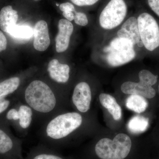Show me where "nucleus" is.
Instances as JSON below:
<instances>
[{
    "label": "nucleus",
    "instance_id": "obj_7",
    "mask_svg": "<svg viewBox=\"0 0 159 159\" xmlns=\"http://www.w3.org/2000/svg\"><path fill=\"white\" fill-rule=\"evenodd\" d=\"M92 100V92L87 83L81 82L74 88L72 101L78 111L86 113L90 109Z\"/></svg>",
    "mask_w": 159,
    "mask_h": 159
},
{
    "label": "nucleus",
    "instance_id": "obj_25",
    "mask_svg": "<svg viewBox=\"0 0 159 159\" xmlns=\"http://www.w3.org/2000/svg\"><path fill=\"white\" fill-rule=\"evenodd\" d=\"M74 5L78 6H93L99 0H70Z\"/></svg>",
    "mask_w": 159,
    "mask_h": 159
},
{
    "label": "nucleus",
    "instance_id": "obj_27",
    "mask_svg": "<svg viewBox=\"0 0 159 159\" xmlns=\"http://www.w3.org/2000/svg\"><path fill=\"white\" fill-rule=\"evenodd\" d=\"M11 105V101L7 99H0V116L9 109Z\"/></svg>",
    "mask_w": 159,
    "mask_h": 159
},
{
    "label": "nucleus",
    "instance_id": "obj_32",
    "mask_svg": "<svg viewBox=\"0 0 159 159\" xmlns=\"http://www.w3.org/2000/svg\"></svg>",
    "mask_w": 159,
    "mask_h": 159
},
{
    "label": "nucleus",
    "instance_id": "obj_6",
    "mask_svg": "<svg viewBox=\"0 0 159 159\" xmlns=\"http://www.w3.org/2000/svg\"><path fill=\"white\" fill-rule=\"evenodd\" d=\"M137 20L141 40L145 48L154 51L159 47V27L157 21L147 12L140 14Z\"/></svg>",
    "mask_w": 159,
    "mask_h": 159
},
{
    "label": "nucleus",
    "instance_id": "obj_28",
    "mask_svg": "<svg viewBox=\"0 0 159 159\" xmlns=\"http://www.w3.org/2000/svg\"><path fill=\"white\" fill-rule=\"evenodd\" d=\"M151 9L159 16V0H148Z\"/></svg>",
    "mask_w": 159,
    "mask_h": 159
},
{
    "label": "nucleus",
    "instance_id": "obj_30",
    "mask_svg": "<svg viewBox=\"0 0 159 159\" xmlns=\"http://www.w3.org/2000/svg\"><path fill=\"white\" fill-rule=\"evenodd\" d=\"M62 15L66 18V19L70 21L71 22V21L74 20V12H67V13H62Z\"/></svg>",
    "mask_w": 159,
    "mask_h": 159
},
{
    "label": "nucleus",
    "instance_id": "obj_22",
    "mask_svg": "<svg viewBox=\"0 0 159 159\" xmlns=\"http://www.w3.org/2000/svg\"><path fill=\"white\" fill-rule=\"evenodd\" d=\"M148 124L149 122L148 118L142 116H135L129 121L127 128L131 133L141 134L147 129Z\"/></svg>",
    "mask_w": 159,
    "mask_h": 159
},
{
    "label": "nucleus",
    "instance_id": "obj_3",
    "mask_svg": "<svg viewBox=\"0 0 159 159\" xmlns=\"http://www.w3.org/2000/svg\"><path fill=\"white\" fill-rule=\"evenodd\" d=\"M130 138L125 134H117L113 140L100 139L94 148V152L99 159H125L131 151Z\"/></svg>",
    "mask_w": 159,
    "mask_h": 159
},
{
    "label": "nucleus",
    "instance_id": "obj_23",
    "mask_svg": "<svg viewBox=\"0 0 159 159\" xmlns=\"http://www.w3.org/2000/svg\"><path fill=\"white\" fill-rule=\"evenodd\" d=\"M139 80L149 84L151 85H154L157 82V76H155L148 70H143L139 73Z\"/></svg>",
    "mask_w": 159,
    "mask_h": 159
},
{
    "label": "nucleus",
    "instance_id": "obj_20",
    "mask_svg": "<svg viewBox=\"0 0 159 159\" xmlns=\"http://www.w3.org/2000/svg\"><path fill=\"white\" fill-rule=\"evenodd\" d=\"M9 34L20 40H28L34 36V29L28 25H16L9 31Z\"/></svg>",
    "mask_w": 159,
    "mask_h": 159
},
{
    "label": "nucleus",
    "instance_id": "obj_10",
    "mask_svg": "<svg viewBox=\"0 0 159 159\" xmlns=\"http://www.w3.org/2000/svg\"><path fill=\"white\" fill-rule=\"evenodd\" d=\"M34 49L38 51H46L50 46L51 40L49 36L48 24L41 20L35 24L34 29Z\"/></svg>",
    "mask_w": 159,
    "mask_h": 159
},
{
    "label": "nucleus",
    "instance_id": "obj_11",
    "mask_svg": "<svg viewBox=\"0 0 159 159\" xmlns=\"http://www.w3.org/2000/svg\"><path fill=\"white\" fill-rule=\"evenodd\" d=\"M48 71L51 79L58 83H66L70 78V66L68 65L60 63L57 59H53L50 61Z\"/></svg>",
    "mask_w": 159,
    "mask_h": 159
},
{
    "label": "nucleus",
    "instance_id": "obj_12",
    "mask_svg": "<svg viewBox=\"0 0 159 159\" xmlns=\"http://www.w3.org/2000/svg\"><path fill=\"white\" fill-rule=\"evenodd\" d=\"M117 36L130 40L134 45L141 40L138 26V20L134 16H131L123 23L117 32Z\"/></svg>",
    "mask_w": 159,
    "mask_h": 159
},
{
    "label": "nucleus",
    "instance_id": "obj_19",
    "mask_svg": "<svg viewBox=\"0 0 159 159\" xmlns=\"http://www.w3.org/2000/svg\"><path fill=\"white\" fill-rule=\"evenodd\" d=\"M18 112L17 121L20 128L23 129H27L30 127L32 122L33 111L29 106L23 104L20 106Z\"/></svg>",
    "mask_w": 159,
    "mask_h": 159
},
{
    "label": "nucleus",
    "instance_id": "obj_18",
    "mask_svg": "<svg viewBox=\"0 0 159 159\" xmlns=\"http://www.w3.org/2000/svg\"><path fill=\"white\" fill-rule=\"evenodd\" d=\"M20 83V79L18 77H11L0 83V99H6L17 90Z\"/></svg>",
    "mask_w": 159,
    "mask_h": 159
},
{
    "label": "nucleus",
    "instance_id": "obj_13",
    "mask_svg": "<svg viewBox=\"0 0 159 159\" xmlns=\"http://www.w3.org/2000/svg\"><path fill=\"white\" fill-rule=\"evenodd\" d=\"M136 52L134 50L112 51L107 53V61L111 66L118 67L128 63L134 59Z\"/></svg>",
    "mask_w": 159,
    "mask_h": 159
},
{
    "label": "nucleus",
    "instance_id": "obj_14",
    "mask_svg": "<svg viewBox=\"0 0 159 159\" xmlns=\"http://www.w3.org/2000/svg\"><path fill=\"white\" fill-rule=\"evenodd\" d=\"M18 19L17 11L11 6H5L0 11V28L9 33L11 28L16 25Z\"/></svg>",
    "mask_w": 159,
    "mask_h": 159
},
{
    "label": "nucleus",
    "instance_id": "obj_5",
    "mask_svg": "<svg viewBox=\"0 0 159 159\" xmlns=\"http://www.w3.org/2000/svg\"><path fill=\"white\" fill-rule=\"evenodd\" d=\"M127 11L125 0H110L99 15V23L101 28L105 30L116 28L125 19Z\"/></svg>",
    "mask_w": 159,
    "mask_h": 159
},
{
    "label": "nucleus",
    "instance_id": "obj_8",
    "mask_svg": "<svg viewBox=\"0 0 159 159\" xmlns=\"http://www.w3.org/2000/svg\"><path fill=\"white\" fill-rule=\"evenodd\" d=\"M58 31L56 39V50L58 53L64 52L68 48L71 35L74 31V26L66 19L60 20Z\"/></svg>",
    "mask_w": 159,
    "mask_h": 159
},
{
    "label": "nucleus",
    "instance_id": "obj_4",
    "mask_svg": "<svg viewBox=\"0 0 159 159\" xmlns=\"http://www.w3.org/2000/svg\"><path fill=\"white\" fill-rule=\"evenodd\" d=\"M2 116V115H1ZM0 116V159H25L22 155V142L15 137L9 128L6 118Z\"/></svg>",
    "mask_w": 159,
    "mask_h": 159
},
{
    "label": "nucleus",
    "instance_id": "obj_33",
    "mask_svg": "<svg viewBox=\"0 0 159 159\" xmlns=\"http://www.w3.org/2000/svg\"></svg>",
    "mask_w": 159,
    "mask_h": 159
},
{
    "label": "nucleus",
    "instance_id": "obj_21",
    "mask_svg": "<svg viewBox=\"0 0 159 159\" xmlns=\"http://www.w3.org/2000/svg\"><path fill=\"white\" fill-rule=\"evenodd\" d=\"M134 46L130 40L118 37L112 40L109 45L103 49V51L107 53L112 51H129L134 50Z\"/></svg>",
    "mask_w": 159,
    "mask_h": 159
},
{
    "label": "nucleus",
    "instance_id": "obj_16",
    "mask_svg": "<svg viewBox=\"0 0 159 159\" xmlns=\"http://www.w3.org/2000/svg\"><path fill=\"white\" fill-rule=\"evenodd\" d=\"M101 105L107 109L115 120H119L122 116V109L116 99L109 94L101 93L99 96Z\"/></svg>",
    "mask_w": 159,
    "mask_h": 159
},
{
    "label": "nucleus",
    "instance_id": "obj_31",
    "mask_svg": "<svg viewBox=\"0 0 159 159\" xmlns=\"http://www.w3.org/2000/svg\"><path fill=\"white\" fill-rule=\"evenodd\" d=\"M137 44H138V46H139V47H140V48H142L143 46H144V44H143V43H142V42L141 40H140Z\"/></svg>",
    "mask_w": 159,
    "mask_h": 159
},
{
    "label": "nucleus",
    "instance_id": "obj_9",
    "mask_svg": "<svg viewBox=\"0 0 159 159\" xmlns=\"http://www.w3.org/2000/svg\"><path fill=\"white\" fill-rule=\"evenodd\" d=\"M121 90L124 93L139 95L147 99H152L156 95V91L152 86L141 80L138 83L132 81L123 83Z\"/></svg>",
    "mask_w": 159,
    "mask_h": 159
},
{
    "label": "nucleus",
    "instance_id": "obj_15",
    "mask_svg": "<svg viewBox=\"0 0 159 159\" xmlns=\"http://www.w3.org/2000/svg\"><path fill=\"white\" fill-rule=\"evenodd\" d=\"M25 159H66L56 151L41 145L32 148Z\"/></svg>",
    "mask_w": 159,
    "mask_h": 159
},
{
    "label": "nucleus",
    "instance_id": "obj_24",
    "mask_svg": "<svg viewBox=\"0 0 159 159\" xmlns=\"http://www.w3.org/2000/svg\"><path fill=\"white\" fill-rule=\"evenodd\" d=\"M74 21L77 25L85 26L88 24V19L85 13L82 12H74Z\"/></svg>",
    "mask_w": 159,
    "mask_h": 159
},
{
    "label": "nucleus",
    "instance_id": "obj_1",
    "mask_svg": "<svg viewBox=\"0 0 159 159\" xmlns=\"http://www.w3.org/2000/svg\"><path fill=\"white\" fill-rule=\"evenodd\" d=\"M22 99L37 116L50 119L60 113V97L42 80L31 81L25 89Z\"/></svg>",
    "mask_w": 159,
    "mask_h": 159
},
{
    "label": "nucleus",
    "instance_id": "obj_26",
    "mask_svg": "<svg viewBox=\"0 0 159 159\" xmlns=\"http://www.w3.org/2000/svg\"><path fill=\"white\" fill-rule=\"evenodd\" d=\"M60 9L62 11V13L73 12L75 11V7L73 4L70 2L62 3L59 6Z\"/></svg>",
    "mask_w": 159,
    "mask_h": 159
},
{
    "label": "nucleus",
    "instance_id": "obj_29",
    "mask_svg": "<svg viewBox=\"0 0 159 159\" xmlns=\"http://www.w3.org/2000/svg\"><path fill=\"white\" fill-rule=\"evenodd\" d=\"M7 40L4 34L0 31V52L5 51L7 48Z\"/></svg>",
    "mask_w": 159,
    "mask_h": 159
},
{
    "label": "nucleus",
    "instance_id": "obj_17",
    "mask_svg": "<svg viewBox=\"0 0 159 159\" xmlns=\"http://www.w3.org/2000/svg\"><path fill=\"white\" fill-rule=\"evenodd\" d=\"M126 107L137 113H141L145 111L148 102L143 97L138 95H131L127 98L125 103Z\"/></svg>",
    "mask_w": 159,
    "mask_h": 159
},
{
    "label": "nucleus",
    "instance_id": "obj_2",
    "mask_svg": "<svg viewBox=\"0 0 159 159\" xmlns=\"http://www.w3.org/2000/svg\"><path fill=\"white\" fill-rule=\"evenodd\" d=\"M82 122V116L76 112L60 113L51 117L43 128V145L54 149L60 147L65 140L81 126Z\"/></svg>",
    "mask_w": 159,
    "mask_h": 159
}]
</instances>
